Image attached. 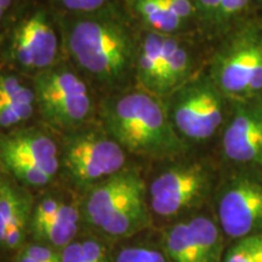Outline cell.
Returning a JSON list of instances; mask_svg holds the SVG:
<instances>
[{
	"label": "cell",
	"mask_w": 262,
	"mask_h": 262,
	"mask_svg": "<svg viewBox=\"0 0 262 262\" xmlns=\"http://www.w3.org/2000/svg\"><path fill=\"white\" fill-rule=\"evenodd\" d=\"M58 17L66 60L100 96L135 86L142 29L122 3L91 14Z\"/></svg>",
	"instance_id": "cell-1"
},
{
	"label": "cell",
	"mask_w": 262,
	"mask_h": 262,
	"mask_svg": "<svg viewBox=\"0 0 262 262\" xmlns=\"http://www.w3.org/2000/svg\"><path fill=\"white\" fill-rule=\"evenodd\" d=\"M104 130L133 155L163 159L182 152L163 98L133 86L107 94L98 102Z\"/></svg>",
	"instance_id": "cell-2"
},
{
	"label": "cell",
	"mask_w": 262,
	"mask_h": 262,
	"mask_svg": "<svg viewBox=\"0 0 262 262\" xmlns=\"http://www.w3.org/2000/svg\"><path fill=\"white\" fill-rule=\"evenodd\" d=\"M58 14L47 0H27L0 32V67L33 78L64 60Z\"/></svg>",
	"instance_id": "cell-3"
},
{
	"label": "cell",
	"mask_w": 262,
	"mask_h": 262,
	"mask_svg": "<svg viewBox=\"0 0 262 262\" xmlns=\"http://www.w3.org/2000/svg\"><path fill=\"white\" fill-rule=\"evenodd\" d=\"M83 216L91 227L112 239L127 238L150 224L146 185L136 170L122 169L90 188Z\"/></svg>",
	"instance_id": "cell-4"
},
{
	"label": "cell",
	"mask_w": 262,
	"mask_h": 262,
	"mask_svg": "<svg viewBox=\"0 0 262 262\" xmlns=\"http://www.w3.org/2000/svg\"><path fill=\"white\" fill-rule=\"evenodd\" d=\"M32 79L37 113L48 125L77 130L97 111L100 94L66 58Z\"/></svg>",
	"instance_id": "cell-5"
},
{
	"label": "cell",
	"mask_w": 262,
	"mask_h": 262,
	"mask_svg": "<svg viewBox=\"0 0 262 262\" xmlns=\"http://www.w3.org/2000/svg\"><path fill=\"white\" fill-rule=\"evenodd\" d=\"M0 164L25 185L41 187L60 169V150L45 131L11 129L0 135Z\"/></svg>",
	"instance_id": "cell-6"
},
{
	"label": "cell",
	"mask_w": 262,
	"mask_h": 262,
	"mask_svg": "<svg viewBox=\"0 0 262 262\" xmlns=\"http://www.w3.org/2000/svg\"><path fill=\"white\" fill-rule=\"evenodd\" d=\"M62 162L72 181L88 187L124 169L126 155L106 130H77L66 139Z\"/></svg>",
	"instance_id": "cell-7"
},
{
	"label": "cell",
	"mask_w": 262,
	"mask_h": 262,
	"mask_svg": "<svg viewBox=\"0 0 262 262\" xmlns=\"http://www.w3.org/2000/svg\"><path fill=\"white\" fill-rule=\"evenodd\" d=\"M173 127L194 141L211 137L221 125V91L212 79L195 77L164 98Z\"/></svg>",
	"instance_id": "cell-8"
},
{
	"label": "cell",
	"mask_w": 262,
	"mask_h": 262,
	"mask_svg": "<svg viewBox=\"0 0 262 262\" xmlns=\"http://www.w3.org/2000/svg\"><path fill=\"white\" fill-rule=\"evenodd\" d=\"M208 189V175L199 164L166 170L150 183V209L162 217H172L195 205Z\"/></svg>",
	"instance_id": "cell-9"
},
{
	"label": "cell",
	"mask_w": 262,
	"mask_h": 262,
	"mask_svg": "<svg viewBox=\"0 0 262 262\" xmlns=\"http://www.w3.org/2000/svg\"><path fill=\"white\" fill-rule=\"evenodd\" d=\"M164 251L170 262H221L222 237L210 219L198 216L165 232Z\"/></svg>",
	"instance_id": "cell-10"
},
{
	"label": "cell",
	"mask_w": 262,
	"mask_h": 262,
	"mask_svg": "<svg viewBox=\"0 0 262 262\" xmlns=\"http://www.w3.org/2000/svg\"><path fill=\"white\" fill-rule=\"evenodd\" d=\"M122 4L143 31L166 35L196 33L194 0H122Z\"/></svg>",
	"instance_id": "cell-11"
},
{
	"label": "cell",
	"mask_w": 262,
	"mask_h": 262,
	"mask_svg": "<svg viewBox=\"0 0 262 262\" xmlns=\"http://www.w3.org/2000/svg\"><path fill=\"white\" fill-rule=\"evenodd\" d=\"M219 220L229 237L250 234L262 222V186L250 180L233 183L219 202Z\"/></svg>",
	"instance_id": "cell-12"
},
{
	"label": "cell",
	"mask_w": 262,
	"mask_h": 262,
	"mask_svg": "<svg viewBox=\"0 0 262 262\" xmlns=\"http://www.w3.org/2000/svg\"><path fill=\"white\" fill-rule=\"evenodd\" d=\"M201 35L199 32L165 35L163 63L153 95L164 100L195 78L196 39Z\"/></svg>",
	"instance_id": "cell-13"
},
{
	"label": "cell",
	"mask_w": 262,
	"mask_h": 262,
	"mask_svg": "<svg viewBox=\"0 0 262 262\" xmlns=\"http://www.w3.org/2000/svg\"><path fill=\"white\" fill-rule=\"evenodd\" d=\"M261 50V44L238 41L215 58L211 79L221 93L233 96L247 95Z\"/></svg>",
	"instance_id": "cell-14"
},
{
	"label": "cell",
	"mask_w": 262,
	"mask_h": 262,
	"mask_svg": "<svg viewBox=\"0 0 262 262\" xmlns=\"http://www.w3.org/2000/svg\"><path fill=\"white\" fill-rule=\"evenodd\" d=\"M37 112L33 79L0 67V129H14Z\"/></svg>",
	"instance_id": "cell-15"
},
{
	"label": "cell",
	"mask_w": 262,
	"mask_h": 262,
	"mask_svg": "<svg viewBox=\"0 0 262 262\" xmlns=\"http://www.w3.org/2000/svg\"><path fill=\"white\" fill-rule=\"evenodd\" d=\"M226 156L238 163H262V111H238L224 136Z\"/></svg>",
	"instance_id": "cell-16"
},
{
	"label": "cell",
	"mask_w": 262,
	"mask_h": 262,
	"mask_svg": "<svg viewBox=\"0 0 262 262\" xmlns=\"http://www.w3.org/2000/svg\"><path fill=\"white\" fill-rule=\"evenodd\" d=\"M32 206L28 195L4 180L0 186V247L18 250L29 229Z\"/></svg>",
	"instance_id": "cell-17"
},
{
	"label": "cell",
	"mask_w": 262,
	"mask_h": 262,
	"mask_svg": "<svg viewBox=\"0 0 262 262\" xmlns=\"http://www.w3.org/2000/svg\"><path fill=\"white\" fill-rule=\"evenodd\" d=\"M79 209L72 203L64 202L60 211L44 224L29 228L35 242L50 245L61 250L75 239L79 228Z\"/></svg>",
	"instance_id": "cell-18"
},
{
	"label": "cell",
	"mask_w": 262,
	"mask_h": 262,
	"mask_svg": "<svg viewBox=\"0 0 262 262\" xmlns=\"http://www.w3.org/2000/svg\"><path fill=\"white\" fill-rule=\"evenodd\" d=\"M165 35L160 33L143 31L136 60L135 86L155 93L157 79L162 68Z\"/></svg>",
	"instance_id": "cell-19"
},
{
	"label": "cell",
	"mask_w": 262,
	"mask_h": 262,
	"mask_svg": "<svg viewBox=\"0 0 262 262\" xmlns=\"http://www.w3.org/2000/svg\"><path fill=\"white\" fill-rule=\"evenodd\" d=\"M62 262H113L108 248L96 238L71 242L60 250Z\"/></svg>",
	"instance_id": "cell-20"
},
{
	"label": "cell",
	"mask_w": 262,
	"mask_h": 262,
	"mask_svg": "<svg viewBox=\"0 0 262 262\" xmlns=\"http://www.w3.org/2000/svg\"><path fill=\"white\" fill-rule=\"evenodd\" d=\"M51 8L62 15H81L100 11L122 3V0H47Z\"/></svg>",
	"instance_id": "cell-21"
},
{
	"label": "cell",
	"mask_w": 262,
	"mask_h": 262,
	"mask_svg": "<svg viewBox=\"0 0 262 262\" xmlns=\"http://www.w3.org/2000/svg\"><path fill=\"white\" fill-rule=\"evenodd\" d=\"M260 245L261 234L241 238L226 253L224 262H260Z\"/></svg>",
	"instance_id": "cell-22"
},
{
	"label": "cell",
	"mask_w": 262,
	"mask_h": 262,
	"mask_svg": "<svg viewBox=\"0 0 262 262\" xmlns=\"http://www.w3.org/2000/svg\"><path fill=\"white\" fill-rule=\"evenodd\" d=\"M113 262H170L165 251L148 247H126L118 251Z\"/></svg>",
	"instance_id": "cell-23"
},
{
	"label": "cell",
	"mask_w": 262,
	"mask_h": 262,
	"mask_svg": "<svg viewBox=\"0 0 262 262\" xmlns=\"http://www.w3.org/2000/svg\"><path fill=\"white\" fill-rule=\"evenodd\" d=\"M199 19V32L205 38L214 35L216 19L222 0H194Z\"/></svg>",
	"instance_id": "cell-24"
},
{
	"label": "cell",
	"mask_w": 262,
	"mask_h": 262,
	"mask_svg": "<svg viewBox=\"0 0 262 262\" xmlns=\"http://www.w3.org/2000/svg\"><path fill=\"white\" fill-rule=\"evenodd\" d=\"M18 253L25 255L32 262H62L60 250L39 242L24 244L18 249Z\"/></svg>",
	"instance_id": "cell-25"
},
{
	"label": "cell",
	"mask_w": 262,
	"mask_h": 262,
	"mask_svg": "<svg viewBox=\"0 0 262 262\" xmlns=\"http://www.w3.org/2000/svg\"><path fill=\"white\" fill-rule=\"evenodd\" d=\"M249 2L250 0H222L220 9H219L214 34L220 32L227 22L234 18L235 16H238L239 12L243 11Z\"/></svg>",
	"instance_id": "cell-26"
},
{
	"label": "cell",
	"mask_w": 262,
	"mask_h": 262,
	"mask_svg": "<svg viewBox=\"0 0 262 262\" xmlns=\"http://www.w3.org/2000/svg\"><path fill=\"white\" fill-rule=\"evenodd\" d=\"M25 2L27 0H0V32Z\"/></svg>",
	"instance_id": "cell-27"
},
{
	"label": "cell",
	"mask_w": 262,
	"mask_h": 262,
	"mask_svg": "<svg viewBox=\"0 0 262 262\" xmlns=\"http://www.w3.org/2000/svg\"><path fill=\"white\" fill-rule=\"evenodd\" d=\"M15 262H32V261L29 260V258L26 257L25 255L17 253V256H16V258H15Z\"/></svg>",
	"instance_id": "cell-28"
},
{
	"label": "cell",
	"mask_w": 262,
	"mask_h": 262,
	"mask_svg": "<svg viewBox=\"0 0 262 262\" xmlns=\"http://www.w3.org/2000/svg\"><path fill=\"white\" fill-rule=\"evenodd\" d=\"M260 262H262V234H261V245H260Z\"/></svg>",
	"instance_id": "cell-29"
},
{
	"label": "cell",
	"mask_w": 262,
	"mask_h": 262,
	"mask_svg": "<svg viewBox=\"0 0 262 262\" xmlns=\"http://www.w3.org/2000/svg\"><path fill=\"white\" fill-rule=\"evenodd\" d=\"M3 181H4V179H3L2 173H0V186H2V183H3Z\"/></svg>",
	"instance_id": "cell-30"
}]
</instances>
